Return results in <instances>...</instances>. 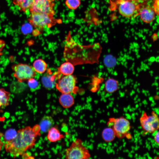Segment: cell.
Listing matches in <instances>:
<instances>
[{"mask_svg":"<svg viewBox=\"0 0 159 159\" xmlns=\"http://www.w3.org/2000/svg\"><path fill=\"white\" fill-rule=\"evenodd\" d=\"M40 132L38 124L20 129L13 139L6 142V151L14 158L22 155L34 146L37 137L40 135Z\"/></svg>","mask_w":159,"mask_h":159,"instance_id":"6da1fadb","label":"cell"},{"mask_svg":"<svg viewBox=\"0 0 159 159\" xmlns=\"http://www.w3.org/2000/svg\"><path fill=\"white\" fill-rule=\"evenodd\" d=\"M144 0H110L111 11L118 10L122 16L129 19L139 15L140 11L146 4Z\"/></svg>","mask_w":159,"mask_h":159,"instance_id":"7a4b0ae2","label":"cell"},{"mask_svg":"<svg viewBox=\"0 0 159 159\" xmlns=\"http://www.w3.org/2000/svg\"><path fill=\"white\" fill-rule=\"evenodd\" d=\"M54 15L44 13H32L28 19L29 24L38 29H43L46 27L50 28L57 23H61V20L57 19Z\"/></svg>","mask_w":159,"mask_h":159,"instance_id":"3957f363","label":"cell"},{"mask_svg":"<svg viewBox=\"0 0 159 159\" xmlns=\"http://www.w3.org/2000/svg\"><path fill=\"white\" fill-rule=\"evenodd\" d=\"M90 156L89 151L80 139L74 140L65 150V157L67 159H87Z\"/></svg>","mask_w":159,"mask_h":159,"instance_id":"277c9868","label":"cell"},{"mask_svg":"<svg viewBox=\"0 0 159 159\" xmlns=\"http://www.w3.org/2000/svg\"><path fill=\"white\" fill-rule=\"evenodd\" d=\"M107 124L108 127L112 128L116 136L119 138L127 136L131 128L129 121L123 117L111 118L109 120Z\"/></svg>","mask_w":159,"mask_h":159,"instance_id":"5b68a950","label":"cell"},{"mask_svg":"<svg viewBox=\"0 0 159 159\" xmlns=\"http://www.w3.org/2000/svg\"><path fill=\"white\" fill-rule=\"evenodd\" d=\"M13 75L19 82L21 83L34 77L36 72L33 67L25 64L19 63L12 65Z\"/></svg>","mask_w":159,"mask_h":159,"instance_id":"8992f818","label":"cell"},{"mask_svg":"<svg viewBox=\"0 0 159 159\" xmlns=\"http://www.w3.org/2000/svg\"><path fill=\"white\" fill-rule=\"evenodd\" d=\"M151 115L143 112L140 118V122L143 130L146 133H152L159 129V117L154 111Z\"/></svg>","mask_w":159,"mask_h":159,"instance_id":"52a82bcc","label":"cell"},{"mask_svg":"<svg viewBox=\"0 0 159 159\" xmlns=\"http://www.w3.org/2000/svg\"><path fill=\"white\" fill-rule=\"evenodd\" d=\"M76 83V80L73 75H64L59 79L55 87L62 93H75L77 89Z\"/></svg>","mask_w":159,"mask_h":159,"instance_id":"ba28073f","label":"cell"},{"mask_svg":"<svg viewBox=\"0 0 159 159\" xmlns=\"http://www.w3.org/2000/svg\"><path fill=\"white\" fill-rule=\"evenodd\" d=\"M54 0H34L29 11L32 13H44L54 15Z\"/></svg>","mask_w":159,"mask_h":159,"instance_id":"9c48e42d","label":"cell"},{"mask_svg":"<svg viewBox=\"0 0 159 159\" xmlns=\"http://www.w3.org/2000/svg\"><path fill=\"white\" fill-rule=\"evenodd\" d=\"M155 15L153 7L147 5L146 3L141 9L139 14L141 20L148 24L153 21Z\"/></svg>","mask_w":159,"mask_h":159,"instance_id":"30bf717a","label":"cell"},{"mask_svg":"<svg viewBox=\"0 0 159 159\" xmlns=\"http://www.w3.org/2000/svg\"><path fill=\"white\" fill-rule=\"evenodd\" d=\"M58 74L55 73L52 74L50 72H48L44 75L42 78L41 81L42 84L45 88L50 90L55 87Z\"/></svg>","mask_w":159,"mask_h":159,"instance_id":"8fae6325","label":"cell"},{"mask_svg":"<svg viewBox=\"0 0 159 159\" xmlns=\"http://www.w3.org/2000/svg\"><path fill=\"white\" fill-rule=\"evenodd\" d=\"M47 138L51 142H56L64 138L65 136L62 134L57 126H52L47 132Z\"/></svg>","mask_w":159,"mask_h":159,"instance_id":"7c38bea8","label":"cell"},{"mask_svg":"<svg viewBox=\"0 0 159 159\" xmlns=\"http://www.w3.org/2000/svg\"><path fill=\"white\" fill-rule=\"evenodd\" d=\"M54 123V119L51 116H44L41 120L39 125L41 132L43 133L47 132L53 126Z\"/></svg>","mask_w":159,"mask_h":159,"instance_id":"4fadbf2b","label":"cell"},{"mask_svg":"<svg viewBox=\"0 0 159 159\" xmlns=\"http://www.w3.org/2000/svg\"><path fill=\"white\" fill-rule=\"evenodd\" d=\"M59 102L60 105L64 108H69L74 103L73 96L69 93H62L59 97Z\"/></svg>","mask_w":159,"mask_h":159,"instance_id":"5bb4252c","label":"cell"},{"mask_svg":"<svg viewBox=\"0 0 159 159\" xmlns=\"http://www.w3.org/2000/svg\"><path fill=\"white\" fill-rule=\"evenodd\" d=\"M34 1V0H13L12 3L18 7L20 11L26 12L29 11Z\"/></svg>","mask_w":159,"mask_h":159,"instance_id":"9a60e30c","label":"cell"},{"mask_svg":"<svg viewBox=\"0 0 159 159\" xmlns=\"http://www.w3.org/2000/svg\"><path fill=\"white\" fill-rule=\"evenodd\" d=\"M74 70L73 65L70 62H66L62 64L59 69L60 73L64 75L72 74Z\"/></svg>","mask_w":159,"mask_h":159,"instance_id":"2e32d148","label":"cell"},{"mask_svg":"<svg viewBox=\"0 0 159 159\" xmlns=\"http://www.w3.org/2000/svg\"><path fill=\"white\" fill-rule=\"evenodd\" d=\"M47 63L41 59L35 60L33 64V67L35 71L39 74L44 73L47 69Z\"/></svg>","mask_w":159,"mask_h":159,"instance_id":"e0dca14e","label":"cell"},{"mask_svg":"<svg viewBox=\"0 0 159 159\" xmlns=\"http://www.w3.org/2000/svg\"><path fill=\"white\" fill-rule=\"evenodd\" d=\"M118 81L115 80L112 78L109 79L107 80L105 83V90L109 93H113L118 90Z\"/></svg>","mask_w":159,"mask_h":159,"instance_id":"ac0fdd59","label":"cell"},{"mask_svg":"<svg viewBox=\"0 0 159 159\" xmlns=\"http://www.w3.org/2000/svg\"><path fill=\"white\" fill-rule=\"evenodd\" d=\"M102 136L104 140L107 142L113 141L116 136L112 128L109 127L103 130L102 132Z\"/></svg>","mask_w":159,"mask_h":159,"instance_id":"d6986e66","label":"cell"},{"mask_svg":"<svg viewBox=\"0 0 159 159\" xmlns=\"http://www.w3.org/2000/svg\"><path fill=\"white\" fill-rule=\"evenodd\" d=\"M10 93L4 89L0 88V100L2 106L6 107L9 105Z\"/></svg>","mask_w":159,"mask_h":159,"instance_id":"ffe728a7","label":"cell"},{"mask_svg":"<svg viewBox=\"0 0 159 159\" xmlns=\"http://www.w3.org/2000/svg\"><path fill=\"white\" fill-rule=\"evenodd\" d=\"M28 85L32 91H34L39 89L41 85L37 80L34 77L28 80Z\"/></svg>","mask_w":159,"mask_h":159,"instance_id":"44dd1931","label":"cell"},{"mask_svg":"<svg viewBox=\"0 0 159 159\" xmlns=\"http://www.w3.org/2000/svg\"><path fill=\"white\" fill-rule=\"evenodd\" d=\"M116 60L115 57L112 55H107L104 59V62L105 65L108 67H112L116 64Z\"/></svg>","mask_w":159,"mask_h":159,"instance_id":"7402d4cb","label":"cell"},{"mask_svg":"<svg viewBox=\"0 0 159 159\" xmlns=\"http://www.w3.org/2000/svg\"><path fill=\"white\" fill-rule=\"evenodd\" d=\"M65 4L69 9L75 10L80 5L81 0H66Z\"/></svg>","mask_w":159,"mask_h":159,"instance_id":"603a6c76","label":"cell"},{"mask_svg":"<svg viewBox=\"0 0 159 159\" xmlns=\"http://www.w3.org/2000/svg\"><path fill=\"white\" fill-rule=\"evenodd\" d=\"M17 132L13 129H10L6 132L4 135V140L5 142L13 139L16 136Z\"/></svg>","mask_w":159,"mask_h":159,"instance_id":"cb8c5ba5","label":"cell"},{"mask_svg":"<svg viewBox=\"0 0 159 159\" xmlns=\"http://www.w3.org/2000/svg\"><path fill=\"white\" fill-rule=\"evenodd\" d=\"M153 7L156 15L159 17V0H154Z\"/></svg>","mask_w":159,"mask_h":159,"instance_id":"d4e9b609","label":"cell"},{"mask_svg":"<svg viewBox=\"0 0 159 159\" xmlns=\"http://www.w3.org/2000/svg\"><path fill=\"white\" fill-rule=\"evenodd\" d=\"M5 45V41L4 40L0 39V58L3 55V51Z\"/></svg>","mask_w":159,"mask_h":159,"instance_id":"484cf974","label":"cell"},{"mask_svg":"<svg viewBox=\"0 0 159 159\" xmlns=\"http://www.w3.org/2000/svg\"><path fill=\"white\" fill-rule=\"evenodd\" d=\"M154 140L155 142L159 144V131L155 134L154 136Z\"/></svg>","mask_w":159,"mask_h":159,"instance_id":"4316f807","label":"cell"},{"mask_svg":"<svg viewBox=\"0 0 159 159\" xmlns=\"http://www.w3.org/2000/svg\"><path fill=\"white\" fill-rule=\"evenodd\" d=\"M3 136V134L2 133L0 132V151L4 144V143L1 140V138Z\"/></svg>","mask_w":159,"mask_h":159,"instance_id":"83f0119b","label":"cell"},{"mask_svg":"<svg viewBox=\"0 0 159 159\" xmlns=\"http://www.w3.org/2000/svg\"><path fill=\"white\" fill-rule=\"evenodd\" d=\"M1 106H2V103H1V101L0 100V108Z\"/></svg>","mask_w":159,"mask_h":159,"instance_id":"f1b7e54d","label":"cell"}]
</instances>
